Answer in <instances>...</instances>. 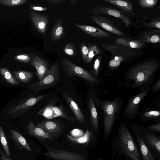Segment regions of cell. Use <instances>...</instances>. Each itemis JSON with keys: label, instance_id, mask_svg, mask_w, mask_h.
Instances as JSON below:
<instances>
[{"label": "cell", "instance_id": "6da1fadb", "mask_svg": "<svg viewBox=\"0 0 160 160\" xmlns=\"http://www.w3.org/2000/svg\"><path fill=\"white\" fill-rule=\"evenodd\" d=\"M159 65L158 60L151 58L138 62L128 68L118 87L138 88L141 92L149 91Z\"/></svg>", "mask_w": 160, "mask_h": 160}, {"label": "cell", "instance_id": "7a4b0ae2", "mask_svg": "<svg viewBox=\"0 0 160 160\" xmlns=\"http://www.w3.org/2000/svg\"><path fill=\"white\" fill-rule=\"evenodd\" d=\"M111 146L114 154L118 158L123 157L128 160H141L136 142L128 128L122 122L120 123Z\"/></svg>", "mask_w": 160, "mask_h": 160}, {"label": "cell", "instance_id": "3957f363", "mask_svg": "<svg viewBox=\"0 0 160 160\" xmlns=\"http://www.w3.org/2000/svg\"><path fill=\"white\" fill-rule=\"evenodd\" d=\"M99 103L103 113V137L106 143L120 114L123 100L122 98L117 97L113 101L99 99Z\"/></svg>", "mask_w": 160, "mask_h": 160}, {"label": "cell", "instance_id": "277c9868", "mask_svg": "<svg viewBox=\"0 0 160 160\" xmlns=\"http://www.w3.org/2000/svg\"><path fill=\"white\" fill-rule=\"evenodd\" d=\"M131 127L139 134L154 157L160 160V136L136 123H132Z\"/></svg>", "mask_w": 160, "mask_h": 160}, {"label": "cell", "instance_id": "5b68a950", "mask_svg": "<svg viewBox=\"0 0 160 160\" xmlns=\"http://www.w3.org/2000/svg\"><path fill=\"white\" fill-rule=\"evenodd\" d=\"M102 46L110 52L112 55L109 61L108 67L112 69H115L120 66L122 62L128 60V58H132L134 52L130 51L133 50L130 48L118 43L112 44H103Z\"/></svg>", "mask_w": 160, "mask_h": 160}, {"label": "cell", "instance_id": "8992f818", "mask_svg": "<svg viewBox=\"0 0 160 160\" xmlns=\"http://www.w3.org/2000/svg\"><path fill=\"white\" fill-rule=\"evenodd\" d=\"M62 62L64 69L68 76H76L90 82L95 86H98L102 81L86 70L78 66L69 60L62 58Z\"/></svg>", "mask_w": 160, "mask_h": 160}, {"label": "cell", "instance_id": "52a82bcc", "mask_svg": "<svg viewBox=\"0 0 160 160\" xmlns=\"http://www.w3.org/2000/svg\"><path fill=\"white\" fill-rule=\"evenodd\" d=\"M59 78L58 63L57 61L50 67L48 73L42 79L29 87L36 91L46 89L55 84L59 80Z\"/></svg>", "mask_w": 160, "mask_h": 160}, {"label": "cell", "instance_id": "ba28073f", "mask_svg": "<svg viewBox=\"0 0 160 160\" xmlns=\"http://www.w3.org/2000/svg\"><path fill=\"white\" fill-rule=\"evenodd\" d=\"M149 90L141 92L138 94L131 97L125 108L123 114L126 118L132 120L139 112V105L142 99L146 96Z\"/></svg>", "mask_w": 160, "mask_h": 160}, {"label": "cell", "instance_id": "9c48e42d", "mask_svg": "<svg viewBox=\"0 0 160 160\" xmlns=\"http://www.w3.org/2000/svg\"><path fill=\"white\" fill-rule=\"evenodd\" d=\"M42 154L55 160H85L86 159L82 154L55 148H48L47 152Z\"/></svg>", "mask_w": 160, "mask_h": 160}, {"label": "cell", "instance_id": "30bf717a", "mask_svg": "<svg viewBox=\"0 0 160 160\" xmlns=\"http://www.w3.org/2000/svg\"><path fill=\"white\" fill-rule=\"evenodd\" d=\"M93 12L95 14L103 13L119 18L124 22L127 27L131 23V19L124 12L112 7L98 5L93 7Z\"/></svg>", "mask_w": 160, "mask_h": 160}, {"label": "cell", "instance_id": "8fae6325", "mask_svg": "<svg viewBox=\"0 0 160 160\" xmlns=\"http://www.w3.org/2000/svg\"><path fill=\"white\" fill-rule=\"evenodd\" d=\"M30 55L31 58L30 64L36 68L39 81L48 73L50 68L49 64L46 60L34 53H30Z\"/></svg>", "mask_w": 160, "mask_h": 160}, {"label": "cell", "instance_id": "7c38bea8", "mask_svg": "<svg viewBox=\"0 0 160 160\" xmlns=\"http://www.w3.org/2000/svg\"><path fill=\"white\" fill-rule=\"evenodd\" d=\"M95 23L108 32L118 36H124L112 20L104 16L94 14L90 17Z\"/></svg>", "mask_w": 160, "mask_h": 160}, {"label": "cell", "instance_id": "4fadbf2b", "mask_svg": "<svg viewBox=\"0 0 160 160\" xmlns=\"http://www.w3.org/2000/svg\"><path fill=\"white\" fill-rule=\"evenodd\" d=\"M29 16L38 32L45 36L47 25L49 22V15L31 11L29 12Z\"/></svg>", "mask_w": 160, "mask_h": 160}, {"label": "cell", "instance_id": "5bb4252c", "mask_svg": "<svg viewBox=\"0 0 160 160\" xmlns=\"http://www.w3.org/2000/svg\"><path fill=\"white\" fill-rule=\"evenodd\" d=\"M37 126L44 130L51 138L59 135L63 128V125L58 121L47 120L38 122Z\"/></svg>", "mask_w": 160, "mask_h": 160}, {"label": "cell", "instance_id": "9a60e30c", "mask_svg": "<svg viewBox=\"0 0 160 160\" xmlns=\"http://www.w3.org/2000/svg\"><path fill=\"white\" fill-rule=\"evenodd\" d=\"M99 99L96 96H90L88 101V105L90 113V119L93 130L98 132L99 131L98 117L96 104H99Z\"/></svg>", "mask_w": 160, "mask_h": 160}, {"label": "cell", "instance_id": "2e32d148", "mask_svg": "<svg viewBox=\"0 0 160 160\" xmlns=\"http://www.w3.org/2000/svg\"><path fill=\"white\" fill-rule=\"evenodd\" d=\"M136 139L140 154L141 160H156L145 144L138 133L131 127Z\"/></svg>", "mask_w": 160, "mask_h": 160}, {"label": "cell", "instance_id": "e0dca14e", "mask_svg": "<svg viewBox=\"0 0 160 160\" xmlns=\"http://www.w3.org/2000/svg\"><path fill=\"white\" fill-rule=\"evenodd\" d=\"M76 26L87 34L95 38L102 39L111 36L109 33L97 27L79 24H76Z\"/></svg>", "mask_w": 160, "mask_h": 160}, {"label": "cell", "instance_id": "ac0fdd59", "mask_svg": "<svg viewBox=\"0 0 160 160\" xmlns=\"http://www.w3.org/2000/svg\"><path fill=\"white\" fill-rule=\"evenodd\" d=\"M64 98L69 107L73 112L78 122L82 123L86 122L84 115L82 112L79 106L72 98L67 93H63Z\"/></svg>", "mask_w": 160, "mask_h": 160}, {"label": "cell", "instance_id": "d6986e66", "mask_svg": "<svg viewBox=\"0 0 160 160\" xmlns=\"http://www.w3.org/2000/svg\"><path fill=\"white\" fill-rule=\"evenodd\" d=\"M62 19L61 18L55 21L50 33L51 39L52 42H58L65 36V28L62 25Z\"/></svg>", "mask_w": 160, "mask_h": 160}, {"label": "cell", "instance_id": "ffe728a7", "mask_svg": "<svg viewBox=\"0 0 160 160\" xmlns=\"http://www.w3.org/2000/svg\"><path fill=\"white\" fill-rule=\"evenodd\" d=\"M45 96V94H42L36 97L31 98L21 104L14 106L10 111V113L19 112H26L30 108L34 105L39 102Z\"/></svg>", "mask_w": 160, "mask_h": 160}, {"label": "cell", "instance_id": "44dd1931", "mask_svg": "<svg viewBox=\"0 0 160 160\" xmlns=\"http://www.w3.org/2000/svg\"><path fill=\"white\" fill-rule=\"evenodd\" d=\"M28 132L40 140L52 138L41 128L35 125L32 121L28 122L26 128Z\"/></svg>", "mask_w": 160, "mask_h": 160}, {"label": "cell", "instance_id": "7402d4cb", "mask_svg": "<svg viewBox=\"0 0 160 160\" xmlns=\"http://www.w3.org/2000/svg\"><path fill=\"white\" fill-rule=\"evenodd\" d=\"M143 43H156L160 42V30L157 29L143 33L139 39Z\"/></svg>", "mask_w": 160, "mask_h": 160}, {"label": "cell", "instance_id": "603a6c76", "mask_svg": "<svg viewBox=\"0 0 160 160\" xmlns=\"http://www.w3.org/2000/svg\"><path fill=\"white\" fill-rule=\"evenodd\" d=\"M116 43L134 48H139L145 46V43L139 40H132L124 37H120L115 39Z\"/></svg>", "mask_w": 160, "mask_h": 160}, {"label": "cell", "instance_id": "cb8c5ba5", "mask_svg": "<svg viewBox=\"0 0 160 160\" xmlns=\"http://www.w3.org/2000/svg\"><path fill=\"white\" fill-rule=\"evenodd\" d=\"M160 111L150 110L142 112L140 114V118L143 122L154 120L158 122H160Z\"/></svg>", "mask_w": 160, "mask_h": 160}, {"label": "cell", "instance_id": "d4e9b609", "mask_svg": "<svg viewBox=\"0 0 160 160\" xmlns=\"http://www.w3.org/2000/svg\"><path fill=\"white\" fill-rule=\"evenodd\" d=\"M10 133L13 139L21 146L27 151L31 152L32 150L25 138L18 132L15 130L11 129Z\"/></svg>", "mask_w": 160, "mask_h": 160}, {"label": "cell", "instance_id": "484cf974", "mask_svg": "<svg viewBox=\"0 0 160 160\" xmlns=\"http://www.w3.org/2000/svg\"><path fill=\"white\" fill-rule=\"evenodd\" d=\"M110 3L125 11L131 12L132 10L133 6L132 3L127 1L120 0H104Z\"/></svg>", "mask_w": 160, "mask_h": 160}, {"label": "cell", "instance_id": "4316f807", "mask_svg": "<svg viewBox=\"0 0 160 160\" xmlns=\"http://www.w3.org/2000/svg\"><path fill=\"white\" fill-rule=\"evenodd\" d=\"M14 76L21 82L27 83L29 82L33 77L32 72L24 71H15L13 72Z\"/></svg>", "mask_w": 160, "mask_h": 160}, {"label": "cell", "instance_id": "83f0119b", "mask_svg": "<svg viewBox=\"0 0 160 160\" xmlns=\"http://www.w3.org/2000/svg\"><path fill=\"white\" fill-rule=\"evenodd\" d=\"M52 108L55 115V117H60L72 122H74L76 118L68 116L65 112L63 108L60 106L57 107L51 104Z\"/></svg>", "mask_w": 160, "mask_h": 160}, {"label": "cell", "instance_id": "f1b7e54d", "mask_svg": "<svg viewBox=\"0 0 160 160\" xmlns=\"http://www.w3.org/2000/svg\"><path fill=\"white\" fill-rule=\"evenodd\" d=\"M87 47L88 51L86 62L89 63L94 57L101 53V50L96 45L93 43H88Z\"/></svg>", "mask_w": 160, "mask_h": 160}, {"label": "cell", "instance_id": "f546056e", "mask_svg": "<svg viewBox=\"0 0 160 160\" xmlns=\"http://www.w3.org/2000/svg\"><path fill=\"white\" fill-rule=\"evenodd\" d=\"M92 134V132L87 129L84 134L79 137H74L67 134L68 139L71 141L78 143H84L88 142L90 139V137Z\"/></svg>", "mask_w": 160, "mask_h": 160}, {"label": "cell", "instance_id": "4dcf8cb0", "mask_svg": "<svg viewBox=\"0 0 160 160\" xmlns=\"http://www.w3.org/2000/svg\"><path fill=\"white\" fill-rule=\"evenodd\" d=\"M0 73L4 80L8 83L14 85L19 84V82L11 74L7 68H0Z\"/></svg>", "mask_w": 160, "mask_h": 160}, {"label": "cell", "instance_id": "1f68e13d", "mask_svg": "<svg viewBox=\"0 0 160 160\" xmlns=\"http://www.w3.org/2000/svg\"><path fill=\"white\" fill-rule=\"evenodd\" d=\"M38 113L47 119H52L55 117V115L52 108L51 104L48 105L39 110Z\"/></svg>", "mask_w": 160, "mask_h": 160}, {"label": "cell", "instance_id": "d6a6232c", "mask_svg": "<svg viewBox=\"0 0 160 160\" xmlns=\"http://www.w3.org/2000/svg\"><path fill=\"white\" fill-rule=\"evenodd\" d=\"M0 141L6 154L8 157L11 156L8 142L5 133L2 128L0 127Z\"/></svg>", "mask_w": 160, "mask_h": 160}, {"label": "cell", "instance_id": "836d02e7", "mask_svg": "<svg viewBox=\"0 0 160 160\" xmlns=\"http://www.w3.org/2000/svg\"><path fill=\"white\" fill-rule=\"evenodd\" d=\"M63 52L70 56H74L77 55L75 45L72 42H69L65 44L63 48Z\"/></svg>", "mask_w": 160, "mask_h": 160}, {"label": "cell", "instance_id": "e575fe53", "mask_svg": "<svg viewBox=\"0 0 160 160\" xmlns=\"http://www.w3.org/2000/svg\"><path fill=\"white\" fill-rule=\"evenodd\" d=\"M28 2L27 0H0V4L9 6L21 5Z\"/></svg>", "mask_w": 160, "mask_h": 160}, {"label": "cell", "instance_id": "d590c367", "mask_svg": "<svg viewBox=\"0 0 160 160\" xmlns=\"http://www.w3.org/2000/svg\"><path fill=\"white\" fill-rule=\"evenodd\" d=\"M158 0H140L138 3L142 8H152L156 4Z\"/></svg>", "mask_w": 160, "mask_h": 160}, {"label": "cell", "instance_id": "8d00e7d4", "mask_svg": "<svg viewBox=\"0 0 160 160\" xmlns=\"http://www.w3.org/2000/svg\"><path fill=\"white\" fill-rule=\"evenodd\" d=\"M101 59V57L100 56H98L96 59L92 70V74L97 78H98V75L100 66Z\"/></svg>", "mask_w": 160, "mask_h": 160}, {"label": "cell", "instance_id": "74e56055", "mask_svg": "<svg viewBox=\"0 0 160 160\" xmlns=\"http://www.w3.org/2000/svg\"><path fill=\"white\" fill-rule=\"evenodd\" d=\"M160 18L158 17L153 20L151 22H144V24L145 26L151 27L156 28L157 29L160 28Z\"/></svg>", "mask_w": 160, "mask_h": 160}, {"label": "cell", "instance_id": "f35d334b", "mask_svg": "<svg viewBox=\"0 0 160 160\" xmlns=\"http://www.w3.org/2000/svg\"><path fill=\"white\" fill-rule=\"evenodd\" d=\"M14 59L17 61L24 63L30 62L31 60L30 56L26 54L16 55L14 57Z\"/></svg>", "mask_w": 160, "mask_h": 160}, {"label": "cell", "instance_id": "ab89813d", "mask_svg": "<svg viewBox=\"0 0 160 160\" xmlns=\"http://www.w3.org/2000/svg\"><path fill=\"white\" fill-rule=\"evenodd\" d=\"M80 48L83 60L86 62L88 51V47L84 42H82L80 45Z\"/></svg>", "mask_w": 160, "mask_h": 160}, {"label": "cell", "instance_id": "60d3db41", "mask_svg": "<svg viewBox=\"0 0 160 160\" xmlns=\"http://www.w3.org/2000/svg\"><path fill=\"white\" fill-rule=\"evenodd\" d=\"M147 128L149 130L153 132L160 133V122L147 126Z\"/></svg>", "mask_w": 160, "mask_h": 160}, {"label": "cell", "instance_id": "b9f144b4", "mask_svg": "<svg viewBox=\"0 0 160 160\" xmlns=\"http://www.w3.org/2000/svg\"><path fill=\"white\" fill-rule=\"evenodd\" d=\"M160 90V78H159L155 83L152 87H150L149 91L152 93H154Z\"/></svg>", "mask_w": 160, "mask_h": 160}, {"label": "cell", "instance_id": "7bdbcfd3", "mask_svg": "<svg viewBox=\"0 0 160 160\" xmlns=\"http://www.w3.org/2000/svg\"><path fill=\"white\" fill-rule=\"evenodd\" d=\"M72 136L74 137H78L83 135L84 133L83 132L79 129H74L70 131Z\"/></svg>", "mask_w": 160, "mask_h": 160}, {"label": "cell", "instance_id": "ee69618b", "mask_svg": "<svg viewBox=\"0 0 160 160\" xmlns=\"http://www.w3.org/2000/svg\"><path fill=\"white\" fill-rule=\"evenodd\" d=\"M29 6L31 9L37 11H45L47 10L48 9L47 8L39 6H36L32 4H29Z\"/></svg>", "mask_w": 160, "mask_h": 160}, {"label": "cell", "instance_id": "f6af8a7d", "mask_svg": "<svg viewBox=\"0 0 160 160\" xmlns=\"http://www.w3.org/2000/svg\"><path fill=\"white\" fill-rule=\"evenodd\" d=\"M1 160H12L1 149H0Z\"/></svg>", "mask_w": 160, "mask_h": 160}, {"label": "cell", "instance_id": "bcb514c9", "mask_svg": "<svg viewBox=\"0 0 160 160\" xmlns=\"http://www.w3.org/2000/svg\"><path fill=\"white\" fill-rule=\"evenodd\" d=\"M46 1L48 3L55 5L59 4L66 1L65 0H46Z\"/></svg>", "mask_w": 160, "mask_h": 160}, {"label": "cell", "instance_id": "7dc6e473", "mask_svg": "<svg viewBox=\"0 0 160 160\" xmlns=\"http://www.w3.org/2000/svg\"><path fill=\"white\" fill-rule=\"evenodd\" d=\"M77 1L76 0H72L70 1V2L72 5H74L76 3Z\"/></svg>", "mask_w": 160, "mask_h": 160}, {"label": "cell", "instance_id": "c3c4849f", "mask_svg": "<svg viewBox=\"0 0 160 160\" xmlns=\"http://www.w3.org/2000/svg\"><path fill=\"white\" fill-rule=\"evenodd\" d=\"M96 160H105L101 158H99Z\"/></svg>", "mask_w": 160, "mask_h": 160}]
</instances>
